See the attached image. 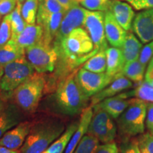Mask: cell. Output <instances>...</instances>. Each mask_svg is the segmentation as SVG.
I'll return each instance as SVG.
<instances>
[{
  "label": "cell",
  "mask_w": 153,
  "mask_h": 153,
  "mask_svg": "<svg viewBox=\"0 0 153 153\" xmlns=\"http://www.w3.org/2000/svg\"><path fill=\"white\" fill-rule=\"evenodd\" d=\"M105 35L112 47H122L128 32L122 27L109 10L104 11Z\"/></svg>",
  "instance_id": "cell-15"
},
{
  "label": "cell",
  "mask_w": 153,
  "mask_h": 153,
  "mask_svg": "<svg viewBox=\"0 0 153 153\" xmlns=\"http://www.w3.org/2000/svg\"><path fill=\"white\" fill-rule=\"evenodd\" d=\"M148 103L137 98L131 99V103L117 119L120 135L123 138L138 136L145 133Z\"/></svg>",
  "instance_id": "cell-4"
},
{
  "label": "cell",
  "mask_w": 153,
  "mask_h": 153,
  "mask_svg": "<svg viewBox=\"0 0 153 153\" xmlns=\"http://www.w3.org/2000/svg\"><path fill=\"white\" fill-rule=\"evenodd\" d=\"M2 1H4V0H0V2H1Z\"/></svg>",
  "instance_id": "cell-48"
},
{
  "label": "cell",
  "mask_w": 153,
  "mask_h": 153,
  "mask_svg": "<svg viewBox=\"0 0 153 153\" xmlns=\"http://www.w3.org/2000/svg\"><path fill=\"white\" fill-rule=\"evenodd\" d=\"M6 104H7V103H6L5 101V99L1 97V96H0V112H1V111L3 109V108L4 107Z\"/></svg>",
  "instance_id": "cell-45"
},
{
  "label": "cell",
  "mask_w": 153,
  "mask_h": 153,
  "mask_svg": "<svg viewBox=\"0 0 153 153\" xmlns=\"http://www.w3.org/2000/svg\"><path fill=\"white\" fill-rule=\"evenodd\" d=\"M78 122L70 124L63 133L42 153H64L70 139L78 127Z\"/></svg>",
  "instance_id": "cell-25"
},
{
  "label": "cell",
  "mask_w": 153,
  "mask_h": 153,
  "mask_svg": "<svg viewBox=\"0 0 153 153\" xmlns=\"http://www.w3.org/2000/svg\"><path fill=\"white\" fill-rule=\"evenodd\" d=\"M25 56V49L20 47L14 40L9 41L3 47L0 48V65H5Z\"/></svg>",
  "instance_id": "cell-24"
},
{
  "label": "cell",
  "mask_w": 153,
  "mask_h": 153,
  "mask_svg": "<svg viewBox=\"0 0 153 153\" xmlns=\"http://www.w3.org/2000/svg\"><path fill=\"white\" fill-rule=\"evenodd\" d=\"M136 10L153 8V0H126Z\"/></svg>",
  "instance_id": "cell-39"
},
{
  "label": "cell",
  "mask_w": 153,
  "mask_h": 153,
  "mask_svg": "<svg viewBox=\"0 0 153 153\" xmlns=\"http://www.w3.org/2000/svg\"><path fill=\"white\" fill-rule=\"evenodd\" d=\"M38 1H42V0H38Z\"/></svg>",
  "instance_id": "cell-50"
},
{
  "label": "cell",
  "mask_w": 153,
  "mask_h": 153,
  "mask_svg": "<svg viewBox=\"0 0 153 153\" xmlns=\"http://www.w3.org/2000/svg\"><path fill=\"white\" fill-rule=\"evenodd\" d=\"M75 1H76V2H77V3H78V0H75ZM78 4H79V3H78Z\"/></svg>",
  "instance_id": "cell-49"
},
{
  "label": "cell",
  "mask_w": 153,
  "mask_h": 153,
  "mask_svg": "<svg viewBox=\"0 0 153 153\" xmlns=\"http://www.w3.org/2000/svg\"><path fill=\"white\" fill-rule=\"evenodd\" d=\"M75 77L80 89L89 99L107 87L114 79L115 76H111L106 72L96 73L82 68L76 71Z\"/></svg>",
  "instance_id": "cell-9"
},
{
  "label": "cell",
  "mask_w": 153,
  "mask_h": 153,
  "mask_svg": "<svg viewBox=\"0 0 153 153\" xmlns=\"http://www.w3.org/2000/svg\"><path fill=\"white\" fill-rule=\"evenodd\" d=\"M142 48L143 43L138 40L133 33H127L125 41L120 48L125 59L126 64L138 60Z\"/></svg>",
  "instance_id": "cell-23"
},
{
  "label": "cell",
  "mask_w": 153,
  "mask_h": 153,
  "mask_svg": "<svg viewBox=\"0 0 153 153\" xmlns=\"http://www.w3.org/2000/svg\"><path fill=\"white\" fill-rule=\"evenodd\" d=\"M129 98H137L146 103H153V87L143 81L137 84L133 90L126 91Z\"/></svg>",
  "instance_id": "cell-29"
},
{
  "label": "cell",
  "mask_w": 153,
  "mask_h": 153,
  "mask_svg": "<svg viewBox=\"0 0 153 153\" xmlns=\"http://www.w3.org/2000/svg\"><path fill=\"white\" fill-rule=\"evenodd\" d=\"M145 127L149 131L153 132V103H148Z\"/></svg>",
  "instance_id": "cell-41"
},
{
  "label": "cell",
  "mask_w": 153,
  "mask_h": 153,
  "mask_svg": "<svg viewBox=\"0 0 153 153\" xmlns=\"http://www.w3.org/2000/svg\"><path fill=\"white\" fill-rule=\"evenodd\" d=\"M22 113L16 104H6L0 112V139L7 132L22 122Z\"/></svg>",
  "instance_id": "cell-18"
},
{
  "label": "cell",
  "mask_w": 153,
  "mask_h": 153,
  "mask_svg": "<svg viewBox=\"0 0 153 153\" xmlns=\"http://www.w3.org/2000/svg\"><path fill=\"white\" fill-rule=\"evenodd\" d=\"M65 11H68L71 7L76 4H79L75 0H57Z\"/></svg>",
  "instance_id": "cell-43"
},
{
  "label": "cell",
  "mask_w": 153,
  "mask_h": 153,
  "mask_svg": "<svg viewBox=\"0 0 153 153\" xmlns=\"http://www.w3.org/2000/svg\"><path fill=\"white\" fill-rule=\"evenodd\" d=\"M106 53V71L111 76H116L123 70L126 62L121 49L119 48H108Z\"/></svg>",
  "instance_id": "cell-22"
},
{
  "label": "cell",
  "mask_w": 153,
  "mask_h": 153,
  "mask_svg": "<svg viewBox=\"0 0 153 153\" xmlns=\"http://www.w3.org/2000/svg\"><path fill=\"white\" fill-rule=\"evenodd\" d=\"M21 9H22V4L17 3L16 8L9 14L11 22V33H12L11 38L16 37L17 35H19L27 25L23 18Z\"/></svg>",
  "instance_id": "cell-30"
},
{
  "label": "cell",
  "mask_w": 153,
  "mask_h": 153,
  "mask_svg": "<svg viewBox=\"0 0 153 153\" xmlns=\"http://www.w3.org/2000/svg\"><path fill=\"white\" fill-rule=\"evenodd\" d=\"M93 116V108L91 106L86 107L81 113L78 127L69 142L64 153H73L82 137L87 133L88 128Z\"/></svg>",
  "instance_id": "cell-19"
},
{
  "label": "cell",
  "mask_w": 153,
  "mask_h": 153,
  "mask_svg": "<svg viewBox=\"0 0 153 153\" xmlns=\"http://www.w3.org/2000/svg\"><path fill=\"white\" fill-rule=\"evenodd\" d=\"M84 26L90 36L95 49L100 51L108 48L105 35L104 11H89L87 9Z\"/></svg>",
  "instance_id": "cell-10"
},
{
  "label": "cell",
  "mask_w": 153,
  "mask_h": 153,
  "mask_svg": "<svg viewBox=\"0 0 153 153\" xmlns=\"http://www.w3.org/2000/svg\"><path fill=\"white\" fill-rule=\"evenodd\" d=\"M33 125V123L30 121L20 122L1 137L0 145L11 150L20 149L24 145Z\"/></svg>",
  "instance_id": "cell-13"
},
{
  "label": "cell",
  "mask_w": 153,
  "mask_h": 153,
  "mask_svg": "<svg viewBox=\"0 0 153 153\" xmlns=\"http://www.w3.org/2000/svg\"><path fill=\"white\" fill-rule=\"evenodd\" d=\"M43 28L40 25L27 24L24 30L16 37L11 38L24 49L40 43L43 38Z\"/></svg>",
  "instance_id": "cell-21"
},
{
  "label": "cell",
  "mask_w": 153,
  "mask_h": 153,
  "mask_svg": "<svg viewBox=\"0 0 153 153\" xmlns=\"http://www.w3.org/2000/svg\"><path fill=\"white\" fill-rule=\"evenodd\" d=\"M34 73L35 70L26 56L5 65L0 82L1 97L12 96L15 89Z\"/></svg>",
  "instance_id": "cell-6"
},
{
  "label": "cell",
  "mask_w": 153,
  "mask_h": 153,
  "mask_svg": "<svg viewBox=\"0 0 153 153\" xmlns=\"http://www.w3.org/2000/svg\"><path fill=\"white\" fill-rule=\"evenodd\" d=\"M26 1V0H17V3H19L20 4L22 5L23 4H24Z\"/></svg>",
  "instance_id": "cell-47"
},
{
  "label": "cell",
  "mask_w": 153,
  "mask_h": 153,
  "mask_svg": "<svg viewBox=\"0 0 153 153\" xmlns=\"http://www.w3.org/2000/svg\"><path fill=\"white\" fill-rule=\"evenodd\" d=\"M144 80L153 87V58L147 66Z\"/></svg>",
  "instance_id": "cell-42"
},
{
  "label": "cell",
  "mask_w": 153,
  "mask_h": 153,
  "mask_svg": "<svg viewBox=\"0 0 153 153\" xmlns=\"http://www.w3.org/2000/svg\"><path fill=\"white\" fill-rule=\"evenodd\" d=\"M0 21H1V15H0Z\"/></svg>",
  "instance_id": "cell-51"
},
{
  "label": "cell",
  "mask_w": 153,
  "mask_h": 153,
  "mask_svg": "<svg viewBox=\"0 0 153 153\" xmlns=\"http://www.w3.org/2000/svg\"><path fill=\"white\" fill-rule=\"evenodd\" d=\"M45 85L46 81L43 74L34 73L13 92L16 104L24 111H34L41 99Z\"/></svg>",
  "instance_id": "cell-5"
},
{
  "label": "cell",
  "mask_w": 153,
  "mask_h": 153,
  "mask_svg": "<svg viewBox=\"0 0 153 153\" xmlns=\"http://www.w3.org/2000/svg\"><path fill=\"white\" fill-rule=\"evenodd\" d=\"M120 148L121 153H142L140 149L137 139L135 137L124 138Z\"/></svg>",
  "instance_id": "cell-36"
},
{
  "label": "cell",
  "mask_w": 153,
  "mask_h": 153,
  "mask_svg": "<svg viewBox=\"0 0 153 153\" xmlns=\"http://www.w3.org/2000/svg\"><path fill=\"white\" fill-rule=\"evenodd\" d=\"M17 4V0H4L0 2V15L7 16L14 11Z\"/></svg>",
  "instance_id": "cell-38"
},
{
  "label": "cell",
  "mask_w": 153,
  "mask_h": 153,
  "mask_svg": "<svg viewBox=\"0 0 153 153\" xmlns=\"http://www.w3.org/2000/svg\"><path fill=\"white\" fill-rule=\"evenodd\" d=\"M142 153H153V132H145L137 137Z\"/></svg>",
  "instance_id": "cell-34"
},
{
  "label": "cell",
  "mask_w": 153,
  "mask_h": 153,
  "mask_svg": "<svg viewBox=\"0 0 153 153\" xmlns=\"http://www.w3.org/2000/svg\"><path fill=\"white\" fill-rule=\"evenodd\" d=\"M66 11L57 0H42L38 4L36 22L38 24L50 14Z\"/></svg>",
  "instance_id": "cell-28"
},
{
  "label": "cell",
  "mask_w": 153,
  "mask_h": 153,
  "mask_svg": "<svg viewBox=\"0 0 153 153\" xmlns=\"http://www.w3.org/2000/svg\"><path fill=\"white\" fill-rule=\"evenodd\" d=\"M106 50H100L82 65V68L96 73L106 71Z\"/></svg>",
  "instance_id": "cell-27"
},
{
  "label": "cell",
  "mask_w": 153,
  "mask_h": 153,
  "mask_svg": "<svg viewBox=\"0 0 153 153\" xmlns=\"http://www.w3.org/2000/svg\"><path fill=\"white\" fill-rule=\"evenodd\" d=\"M87 9L76 4L66 11L54 41L59 42L75 28L84 26Z\"/></svg>",
  "instance_id": "cell-11"
},
{
  "label": "cell",
  "mask_w": 153,
  "mask_h": 153,
  "mask_svg": "<svg viewBox=\"0 0 153 153\" xmlns=\"http://www.w3.org/2000/svg\"><path fill=\"white\" fill-rule=\"evenodd\" d=\"M95 153H119L116 143L113 142L99 145Z\"/></svg>",
  "instance_id": "cell-40"
},
{
  "label": "cell",
  "mask_w": 153,
  "mask_h": 153,
  "mask_svg": "<svg viewBox=\"0 0 153 153\" xmlns=\"http://www.w3.org/2000/svg\"><path fill=\"white\" fill-rule=\"evenodd\" d=\"M65 12L66 11H61L50 14L38 24L43 28V31L42 42L48 45H51L54 41Z\"/></svg>",
  "instance_id": "cell-20"
},
{
  "label": "cell",
  "mask_w": 153,
  "mask_h": 153,
  "mask_svg": "<svg viewBox=\"0 0 153 153\" xmlns=\"http://www.w3.org/2000/svg\"><path fill=\"white\" fill-rule=\"evenodd\" d=\"M11 26L9 14L4 17L2 22L0 24V48L6 45L11 39Z\"/></svg>",
  "instance_id": "cell-35"
},
{
  "label": "cell",
  "mask_w": 153,
  "mask_h": 153,
  "mask_svg": "<svg viewBox=\"0 0 153 153\" xmlns=\"http://www.w3.org/2000/svg\"><path fill=\"white\" fill-rule=\"evenodd\" d=\"M133 87V82L121 74H118L107 87L91 97L90 106L93 107L101 101L121 93Z\"/></svg>",
  "instance_id": "cell-14"
},
{
  "label": "cell",
  "mask_w": 153,
  "mask_h": 153,
  "mask_svg": "<svg viewBox=\"0 0 153 153\" xmlns=\"http://www.w3.org/2000/svg\"><path fill=\"white\" fill-rule=\"evenodd\" d=\"M92 108L93 116L87 134L96 137L102 143L113 142L117 134V126L114 118L97 105Z\"/></svg>",
  "instance_id": "cell-8"
},
{
  "label": "cell",
  "mask_w": 153,
  "mask_h": 153,
  "mask_svg": "<svg viewBox=\"0 0 153 153\" xmlns=\"http://www.w3.org/2000/svg\"><path fill=\"white\" fill-rule=\"evenodd\" d=\"M153 58V40L146 43L144 47L142 48L139 57V61L143 65L148 66L149 62Z\"/></svg>",
  "instance_id": "cell-37"
},
{
  "label": "cell",
  "mask_w": 153,
  "mask_h": 153,
  "mask_svg": "<svg viewBox=\"0 0 153 153\" xmlns=\"http://www.w3.org/2000/svg\"><path fill=\"white\" fill-rule=\"evenodd\" d=\"M99 143L97 137L89 134H86L77 145L73 153H95Z\"/></svg>",
  "instance_id": "cell-31"
},
{
  "label": "cell",
  "mask_w": 153,
  "mask_h": 153,
  "mask_svg": "<svg viewBox=\"0 0 153 153\" xmlns=\"http://www.w3.org/2000/svg\"><path fill=\"white\" fill-rule=\"evenodd\" d=\"M133 33L143 43L153 40V8L137 13L132 24Z\"/></svg>",
  "instance_id": "cell-12"
},
{
  "label": "cell",
  "mask_w": 153,
  "mask_h": 153,
  "mask_svg": "<svg viewBox=\"0 0 153 153\" xmlns=\"http://www.w3.org/2000/svg\"><path fill=\"white\" fill-rule=\"evenodd\" d=\"M3 72H4V67L0 65V82H1V77H2ZM0 96H1V89H0Z\"/></svg>",
  "instance_id": "cell-46"
},
{
  "label": "cell",
  "mask_w": 153,
  "mask_h": 153,
  "mask_svg": "<svg viewBox=\"0 0 153 153\" xmlns=\"http://www.w3.org/2000/svg\"><path fill=\"white\" fill-rule=\"evenodd\" d=\"M57 54L56 74L60 80L98 52L86 29L75 28L59 42L53 43Z\"/></svg>",
  "instance_id": "cell-1"
},
{
  "label": "cell",
  "mask_w": 153,
  "mask_h": 153,
  "mask_svg": "<svg viewBox=\"0 0 153 153\" xmlns=\"http://www.w3.org/2000/svg\"><path fill=\"white\" fill-rule=\"evenodd\" d=\"M77 70L57 83L55 94L56 105L60 112L66 115H76L82 112L89 98L85 96L76 80Z\"/></svg>",
  "instance_id": "cell-2"
},
{
  "label": "cell",
  "mask_w": 153,
  "mask_h": 153,
  "mask_svg": "<svg viewBox=\"0 0 153 153\" xmlns=\"http://www.w3.org/2000/svg\"><path fill=\"white\" fill-rule=\"evenodd\" d=\"M131 99L126 92H121L104 99L96 105L108 113L114 119H117L130 105Z\"/></svg>",
  "instance_id": "cell-17"
},
{
  "label": "cell",
  "mask_w": 153,
  "mask_h": 153,
  "mask_svg": "<svg viewBox=\"0 0 153 153\" xmlns=\"http://www.w3.org/2000/svg\"><path fill=\"white\" fill-rule=\"evenodd\" d=\"M25 56L38 73L52 72L56 67V51L51 45L42 41L25 49Z\"/></svg>",
  "instance_id": "cell-7"
},
{
  "label": "cell",
  "mask_w": 153,
  "mask_h": 153,
  "mask_svg": "<svg viewBox=\"0 0 153 153\" xmlns=\"http://www.w3.org/2000/svg\"><path fill=\"white\" fill-rule=\"evenodd\" d=\"M111 0H78L82 7L89 11H106L109 9Z\"/></svg>",
  "instance_id": "cell-33"
},
{
  "label": "cell",
  "mask_w": 153,
  "mask_h": 153,
  "mask_svg": "<svg viewBox=\"0 0 153 153\" xmlns=\"http://www.w3.org/2000/svg\"><path fill=\"white\" fill-rule=\"evenodd\" d=\"M108 10L126 31L131 29L135 15L131 5L120 0H111Z\"/></svg>",
  "instance_id": "cell-16"
},
{
  "label": "cell",
  "mask_w": 153,
  "mask_h": 153,
  "mask_svg": "<svg viewBox=\"0 0 153 153\" xmlns=\"http://www.w3.org/2000/svg\"><path fill=\"white\" fill-rule=\"evenodd\" d=\"M0 153H20V150H11V149L0 145Z\"/></svg>",
  "instance_id": "cell-44"
},
{
  "label": "cell",
  "mask_w": 153,
  "mask_h": 153,
  "mask_svg": "<svg viewBox=\"0 0 153 153\" xmlns=\"http://www.w3.org/2000/svg\"><path fill=\"white\" fill-rule=\"evenodd\" d=\"M65 131L62 122L48 120L33 124L20 153H42Z\"/></svg>",
  "instance_id": "cell-3"
},
{
  "label": "cell",
  "mask_w": 153,
  "mask_h": 153,
  "mask_svg": "<svg viewBox=\"0 0 153 153\" xmlns=\"http://www.w3.org/2000/svg\"><path fill=\"white\" fill-rule=\"evenodd\" d=\"M146 69V66L143 65L139 60H137L125 64L119 74L137 85L144 81Z\"/></svg>",
  "instance_id": "cell-26"
},
{
  "label": "cell",
  "mask_w": 153,
  "mask_h": 153,
  "mask_svg": "<svg viewBox=\"0 0 153 153\" xmlns=\"http://www.w3.org/2000/svg\"><path fill=\"white\" fill-rule=\"evenodd\" d=\"M38 0H26L22 5V15L26 24H35L38 9Z\"/></svg>",
  "instance_id": "cell-32"
}]
</instances>
